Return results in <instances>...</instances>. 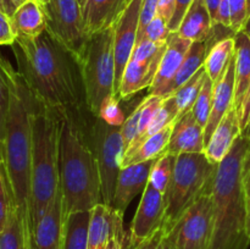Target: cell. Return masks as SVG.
Wrapping results in <instances>:
<instances>
[{"label":"cell","instance_id":"obj_3","mask_svg":"<svg viewBox=\"0 0 250 249\" xmlns=\"http://www.w3.org/2000/svg\"><path fill=\"white\" fill-rule=\"evenodd\" d=\"M250 133L241 134L219 164L212 188L214 231L209 249H248L247 209L243 192L244 164Z\"/></svg>","mask_w":250,"mask_h":249},{"label":"cell","instance_id":"obj_5","mask_svg":"<svg viewBox=\"0 0 250 249\" xmlns=\"http://www.w3.org/2000/svg\"><path fill=\"white\" fill-rule=\"evenodd\" d=\"M60 115L32 94V165L29 231L43 217L60 189Z\"/></svg>","mask_w":250,"mask_h":249},{"label":"cell","instance_id":"obj_49","mask_svg":"<svg viewBox=\"0 0 250 249\" xmlns=\"http://www.w3.org/2000/svg\"><path fill=\"white\" fill-rule=\"evenodd\" d=\"M204 1H205V5H207L210 16H211L212 23H215L217 11H219L220 4H221L222 0H204Z\"/></svg>","mask_w":250,"mask_h":249},{"label":"cell","instance_id":"obj_43","mask_svg":"<svg viewBox=\"0 0 250 249\" xmlns=\"http://www.w3.org/2000/svg\"><path fill=\"white\" fill-rule=\"evenodd\" d=\"M16 32L12 24L11 16L4 11H0V46L14 45L16 43Z\"/></svg>","mask_w":250,"mask_h":249},{"label":"cell","instance_id":"obj_20","mask_svg":"<svg viewBox=\"0 0 250 249\" xmlns=\"http://www.w3.org/2000/svg\"><path fill=\"white\" fill-rule=\"evenodd\" d=\"M164 53L146 61H134L132 59L128 61L117 90V98L120 100L129 99L141 90L153 85Z\"/></svg>","mask_w":250,"mask_h":249},{"label":"cell","instance_id":"obj_44","mask_svg":"<svg viewBox=\"0 0 250 249\" xmlns=\"http://www.w3.org/2000/svg\"><path fill=\"white\" fill-rule=\"evenodd\" d=\"M193 1H194V0H176L175 11H173L172 19L168 22V29H170L171 32H177L183 17L187 14L188 9H189L190 5L193 4Z\"/></svg>","mask_w":250,"mask_h":249},{"label":"cell","instance_id":"obj_21","mask_svg":"<svg viewBox=\"0 0 250 249\" xmlns=\"http://www.w3.org/2000/svg\"><path fill=\"white\" fill-rule=\"evenodd\" d=\"M193 44L189 39H185L176 32H171L167 39V46L159 65L153 85L149 88V94L158 95L163 88L170 82L182 65L186 55Z\"/></svg>","mask_w":250,"mask_h":249},{"label":"cell","instance_id":"obj_42","mask_svg":"<svg viewBox=\"0 0 250 249\" xmlns=\"http://www.w3.org/2000/svg\"><path fill=\"white\" fill-rule=\"evenodd\" d=\"M158 5L159 0H143V2H142L141 15H139L138 33H137V43H139L142 41V37H143L146 26L158 15Z\"/></svg>","mask_w":250,"mask_h":249},{"label":"cell","instance_id":"obj_23","mask_svg":"<svg viewBox=\"0 0 250 249\" xmlns=\"http://www.w3.org/2000/svg\"><path fill=\"white\" fill-rule=\"evenodd\" d=\"M209 49L210 44L208 41L193 42L189 51L186 55L181 67L178 68V71L173 76L172 80L159 93V97H161L163 99L172 97L186 82H188L204 66L205 59H207L208 53H209Z\"/></svg>","mask_w":250,"mask_h":249},{"label":"cell","instance_id":"obj_10","mask_svg":"<svg viewBox=\"0 0 250 249\" xmlns=\"http://www.w3.org/2000/svg\"><path fill=\"white\" fill-rule=\"evenodd\" d=\"M43 10L46 17V32L80 65L88 37L84 32L82 7L78 0H50Z\"/></svg>","mask_w":250,"mask_h":249},{"label":"cell","instance_id":"obj_54","mask_svg":"<svg viewBox=\"0 0 250 249\" xmlns=\"http://www.w3.org/2000/svg\"><path fill=\"white\" fill-rule=\"evenodd\" d=\"M85 1H87V0H78V2H80V5H81V7H82V9H83V6H84Z\"/></svg>","mask_w":250,"mask_h":249},{"label":"cell","instance_id":"obj_28","mask_svg":"<svg viewBox=\"0 0 250 249\" xmlns=\"http://www.w3.org/2000/svg\"><path fill=\"white\" fill-rule=\"evenodd\" d=\"M236 41L234 37H227L216 42L209 49L207 59H205L204 67L207 75L214 83V87L220 82L222 76L226 72L232 56L234 55Z\"/></svg>","mask_w":250,"mask_h":249},{"label":"cell","instance_id":"obj_7","mask_svg":"<svg viewBox=\"0 0 250 249\" xmlns=\"http://www.w3.org/2000/svg\"><path fill=\"white\" fill-rule=\"evenodd\" d=\"M114 33L112 27L90 36L80 61L88 111L95 117L99 115L104 100L116 95Z\"/></svg>","mask_w":250,"mask_h":249},{"label":"cell","instance_id":"obj_29","mask_svg":"<svg viewBox=\"0 0 250 249\" xmlns=\"http://www.w3.org/2000/svg\"><path fill=\"white\" fill-rule=\"evenodd\" d=\"M0 249H32L29 229L23 225L14 207L4 231L0 233Z\"/></svg>","mask_w":250,"mask_h":249},{"label":"cell","instance_id":"obj_9","mask_svg":"<svg viewBox=\"0 0 250 249\" xmlns=\"http://www.w3.org/2000/svg\"><path fill=\"white\" fill-rule=\"evenodd\" d=\"M212 231L214 200L211 192L200 197L165 234V248L209 249Z\"/></svg>","mask_w":250,"mask_h":249},{"label":"cell","instance_id":"obj_18","mask_svg":"<svg viewBox=\"0 0 250 249\" xmlns=\"http://www.w3.org/2000/svg\"><path fill=\"white\" fill-rule=\"evenodd\" d=\"M234 83H236V56H232L226 72L214 87V99L209 121L204 128L205 148L221 120L234 106Z\"/></svg>","mask_w":250,"mask_h":249},{"label":"cell","instance_id":"obj_14","mask_svg":"<svg viewBox=\"0 0 250 249\" xmlns=\"http://www.w3.org/2000/svg\"><path fill=\"white\" fill-rule=\"evenodd\" d=\"M125 212L111 205L99 203L90 210L87 249H105L110 239L117 234H125Z\"/></svg>","mask_w":250,"mask_h":249},{"label":"cell","instance_id":"obj_4","mask_svg":"<svg viewBox=\"0 0 250 249\" xmlns=\"http://www.w3.org/2000/svg\"><path fill=\"white\" fill-rule=\"evenodd\" d=\"M2 161L17 215L29 229L32 165V92L17 70L11 72V99ZM31 233V231H29Z\"/></svg>","mask_w":250,"mask_h":249},{"label":"cell","instance_id":"obj_32","mask_svg":"<svg viewBox=\"0 0 250 249\" xmlns=\"http://www.w3.org/2000/svg\"><path fill=\"white\" fill-rule=\"evenodd\" d=\"M175 163L176 155L165 153L160 158L155 159L153 166H151L148 183L164 195L166 194L168 186H170Z\"/></svg>","mask_w":250,"mask_h":249},{"label":"cell","instance_id":"obj_13","mask_svg":"<svg viewBox=\"0 0 250 249\" xmlns=\"http://www.w3.org/2000/svg\"><path fill=\"white\" fill-rule=\"evenodd\" d=\"M236 48V83H234V107L238 112L242 133L250 128V38L244 32L234 36Z\"/></svg>","mask_w":250,"mask_h":249},{"label":"cell","instance_id":"obj_52","mask_svg":"<svg viewBox=\"0 0 250 249\" xmlns=\"http://www.w3.org/2000/svg\"><path fill=\"white\" fill-rule=\"evenodd\" d=\"M242 32H244V33H246L247 36H248L250 38V12H249V16H248V19H247L246 23H244Z\"/></svg>","mask_w":250,"mask_h":249},{"label":"cell","instance_id":"obj_48","mask_svg":"<svg viewBox=\"0 0 250 249\" xmlns=\"http://www.w3.org/2000/svg\"><path fill=\"white\" fill-rule=\"evenodd\" d=\"M105 249H128V234L114 236L106 244Z\"/></svg>","mask_w":250,"mask_h":249},{"label":"cell","instance_id":"obj_47","mask_svg":"<svg viewBox=\"0 0 250 249\" xmlns=\"http://www.w3.org/2000/svg\"><path fill=\"white\" fill-rule=\"evenodd\" d=\"M176 0H159L158 15L168 24L175 11Z\"/></svg>","mask_w":250,"mask_h":249},{"label":"cell","instance_id":"obj_2","mask_svg":"<svg viewBox=\"0 0 250 249\" xmlns=\"http://www.w3.org/2000/svg\"><path fill=\"white\" fill-rule=\"evenodd\" d=\"M59 175L63 214L92 210L102 200L100 176L87 133L92 114L59 112Z\"/></svg>","mask_w":250,"mask_h":249},{"label":"cell","instance_id":"obj_11","mask_svg":"<svg viewBox=\"0 0 250 249\" xmlns=\"http://www.w3.org/2000/svg\"><path fill=\"white\" fill-rule=\"evenodd\" d=\"M164 215L165 195L148 183L129 228L128 249H133L158 231L163 226Z\"/></svg>","mask_w":250,"mask_h":249},{"label":"cell","instance_id":"obj_46","mask_svg":"<svg viewBox=\"0 0 250 249\" xmlns=\"http://www.w3.org/2000/svg\"><path fill=\"white\" fill-rule=\"evenodd\" d=\"M133 249H166L165 248V231L163 227L154 232L150 237L144 239L142 243L134 247Z\"/></svg>","mask_w":250,"mask_h":249},{"label":"cell","instance_id":"obj_15","mask_svg":"<svg viewBox=\"0 0 250 249\" xmlns=\"http://www.w3.org/2000/svg\"><path fill=\"white\" fill-rule=\"evenodd\" d=\"M132 0H87L82 9L84 32L93 34L112 28L117 23Z\"/></svg>","mask_w":250,"mask_h":249},{"label":"cell","instance_id":"obj_34","mask_svg":"<svg viewBox=\"0 0 250 249\" xmlns=\"http://www.w3.org/2000/svg\"><path fill=\"white\" fill-rule=\"evenodd\" d=\"M164 99L159 95H154V94H149L144 98V105H143V110H142V115H141V120H139V128H138V134H137L136 139L132 142L131 145L128 146L126 151L124 154L125 156L129 155L131 153H133L139 145V142H141L142 137L143 134L146 133V128H148L149 124H150L151 119L154 117V115L156 114V111L159 110V107L161 106L163 104ZM122 158V159H124Z\"/></svg>","mask_w":250,"mask_h":249},{"label":"cell","instance_id":"obj_50","mask_svg":"<svg viewBox=\"0 0 250 249\" xmlns=\"http://www.w3.org/2000/svg\"><path fill=\"white\" fill-rule=\"evenodd\" d=\"M24 1H27V0H6V2L9 4V6H10V9L12 10V14H14L15 10H16L20 5L23 4Z\"/></svg>","mask_w":250,"mask_h":249},{"label":"cell","instance_id":"obj_24","mask_svg":"<svg viewBox=\"0 0 250 249\" xmlns=\"http://www.w3.org/2000/svg\"><path fill=\"white\" fill-rule=\"evenodd\" d=\"M11 21L17 38H37L46 31L43 6L36 0H27L20 5L11 15Z\"/></svg>","mask_w":250,"mask_h":249},{"label":"cell","instance_id":"obj_40","mask_svg":"<svg viewBox=\"0 0 250 249\" xmlns=\"http://www.w3.org/2000/svg\"><path fill=\"white\" fill-rule=\"evenodd\" d=\"M170 34L171 31L168 29V24L159 15H156L151 20L150 23L146 26L143 37H142V41L146 39V41L155 42V43H166Z\"/></svg>","mask_w":250,"mask_h":249},{"label":"cell","instance_id":"obj_45","mask_svg":"<svg viewBox=\"0 0 250 249\" xmlns=\"http://www.w3.org/2000/svg\"><path fill=\"white\" fill-rule=\"evenodd\" d=\"M243 192L244 199H246V209H247V229H248V236L250 238V148L247 155L246 164H244L243 172Z\"/></svg>","mask_w":250,"mask_h":249},{"label":"cell","instance_id":"obj_51","mask_svg":"<svg viewBox=\"0 0 250 249\" xmlns=\"http://www.w3.org/2000/svg\"><path fill=\"white\" fill-rule=\"evenodd\" d=\"M0 11L6 12V14H9L10 16L12 15V10L10 9L9 4L6 2V0H0Z\"/></svg>","mask_w":250,"mask_h":249},{"label":"cell","instance_id":"obj_19","mask_svg":"<svg viewBox=\"0 0 250 249\" xmlns=\"http://www.w3.org/2000/svg\"><path fill=\"white\" fill-rule=\"evenodd\" d=\"M204 127L195 120L192 110L173 124L166 153L180 155L185 153H204Z\"/></svg>","mask_w":250,"mask_h":249},{"label":"cell","instance_id":"obj_27","mask_svg":"<svg viewBox=\"0 0 250 249\" xmlns=\"http://www.w3.org/2000/svg\"><path fill=\"white\" fill-rule=\"evenodd\" d=\"M173 124H168L160 132H158L154 136L149 137L141 146L136 149L132 154L125 156L122 159L121 168L126 167V166L134 165V164L144 163V161L155 160V159L160 158L163 154L166 153L168 146V142H170L171 133H172Z\"/></svg>","mask_w":250,"mask_h":249},{"label":"cell","instance_id":"obj_12","mask_svg":"<svg viewBox=\"0 0 250 249\" xmlns=\"http://www.w3.org/2000/svg\"><path fill=\"white\" fill-rule=\"evenodd\" d=\"M143 0H132L121 19L115 24L114 51H115V92L119 90L120 82L127 63L137 43L139 26V15Z\"/></svg>","mask_w":250,"mask_h":249},{"label":"cell","instance_id":"obj_35","mask_svg":"<svg viewBox=\"0 0 250 249\" xmlns=\"http://www.w3.org/2000/svg\"><path fill=\"white\" fill-rule=\"evenodd\" d=\"M212 99H214V83L210 80L209 76H207L202 90L198 95L197 102H195L194 106L192 107V112L194 115L195 120L204 128L207 126L208 121H209L210 114H211Z\"/></svg>","mask_w":250,"mask_h":249},{"label":"cell","instance_id":"obj_25","mask_svg":"<svg viewBox=\"0 0 250 249\" xmlns=\"http://www.w3.org/2000/svg\"><path fill=\"white\" fill-rule=\"evenodd\" d=\"M212 20L204 0H194L176 33L192 42H205L212 32Z\"/></svg>","mask_w":250,"mask_h":249},{"label":"cell","instance_id":"obj_53","mask_svg":"<svg viewBox=\"0 0 250 249\" xmlns=\"http://www.w3.org/2000/svg\"><path fill=\"white\" fill-rule=\"evenodd\" d=\"M36 1H38L39 4L42 5V6H45V5H48L49 2H50V0H36Z\"/></svg>","mask_w":250,"mask_h":249},{"label":"cell","instance_id":"obj_41","mask_svg":"<svg viewBox=\"0 0 250 249\" xmlns=\"http://www.w3.org/2000/svg\"><path fill=\"white\" fill-rule=\"evenodd\" d=\"M166 46H167V42L166 43H155V42L144 39V41L136 44L131 59L134 61L150 60L159 54L164 53L166 50Z\"/></svg>","mask_w":250,"mask_h":249},{"label":"cell","instance_id":"obj_6","mask_svg":"<svg viewBox=\"0 0 250 249\" xmlns=\"http://www.w3.org/2000/svg\"><path fill=\"white\" fill-rule=\"evenodd\" d=\"M219 165L212 164L204 153L176 155L175 168L165 194V234L172 229L180 217L207 193H211Z\"/></svg>","mask_w":250,"mask_h":249},{"label":"cell","instance_id":"obj_8","mask_svg":"<svg viewBox=\"0 0 250 249\" xmlns=\"http://www.w3.org/2000/svg\"><path fill=\"white\" fill-rule=\"evenodd\" d=\"M87 133L99 170L102 200L112 207L125 151L121 127L110 126L100 117L90 116Z\"/></svg>","mask_w":250,"mask_h":249},{"label":"cell","instance_id":"obj_33","mask_svg":"<svg viewBox=\"0 0 250 249\" xmlns=\"http://www.w3.org/2000/svg\"><path fill=\"white\" fill-rule=\"evenodd\" d=\"M177 119H178V109H177V105H176L175 98L168 97L166 98V99H164L161 106L159 107L156 114L154 115V117L151 119L146 133H144L143 137H142L138 146H141L142 144L149 138V137L156 134L158 132H160L161 129L167 127L168 124H175V122L177 121Z\"/></svg>","mask_w":250,"mask_h":249},{"label":"cell","instance_id":"obj_1","mask_svg":"<svg viewBox=\"0 0 250 249\" xmlns=\"http://www.w3.org/2000/svg\"><path fill=\"white\" fill-rule=\"evenodd\" d=\"M11 48L17 71L39 102L58 112L90 114L77 60L48 32L37 38H17Z\"/></svg>","mask_w":250,"mask_h":249},{"label":"cell","instance_id":"obj_37","mask_svg":"<svg viewBox=\"0 0 250 249\" xmlns=\"http://www.w3.org/2000/svg\"><path fill=\"white\" fill-rule=\"evenodd\" d=\"M98 117H100L103 121L106 122L110 126L121 127L124 124L126 117H125L121 106H120V99L116 95H112V97L104 100V103L100 106Z\"/></svg>","mask_w":250,"mask_h":249},{"label":"cell","instance_id":"obj_39","mask_svg":"<svg viewBox=\"0 0 250 249\" xmlns=\"http://www.w3.org/2000/svg\"><path fill=\"white\" fill-rule=\"evenodd\" d=\"M231 9V28L234 33L243 29L250 12V0H229Z\"/></svg>","mask_w":250,"mask_h":249},{"label":"cell","instance_id":"obj_38","mask_svg":"<svg viewBox=\"0 0 250 249\" xmlns=\"http://www.w3.org/2000/svg\"><path fill=\"white\" fill-rule=\"evenodd\" d=\"M144 105V98L136 105V107L133 109L132 114L129 116L126 117L124 124L121 126V136L122 141H124V150L126 151L128 149V146L131 145L132 142L136 139L137 134H138V128H139V120H141L142 110H143ZM124 151V154H125Z\"/></svg>","mask_w":250,"mask_h":249},{"label":"cell","instance_id":"obj_17","mask_svg":"<svg viewBox=\"0 0 250 249\" xmlns=\"http://www.w3.org/2000/svg\"><path fill=\"white\" fill-rule=\"evenodd\" d=\"M63 203L61 188L32 232V249H61Z\"/></svg>","mask_w":250,"mask_h":249},{"label":"cell","instance_id":"obj_31","mask_svg":"<svg viewBox=\"0 0 250 249\" xmlns=\"http://www.w3.org/2000/svg\"><path fill=\"white\" fill-rule=\"evenodd\" d=\"M14 67L11 63L0 55V149L2 151V144L6 131L7 115L11 99V72Z\"/></svg>","mask_w":250,"mask_h":249},{"label":"cell","instance_id":"obj_55","mask_svg":"<svg viewBox=\"0 0 250 249\" xmlns=\"http://www.w3.org/2000/svg\"><path fill=\"white\" fill-rule=\"evenodd\" d=\"M0 159H1V160H2V151H1V149H0Z\"/></svg>","mask_w":250,"mask_h":249},{"label":"cell","instance_id":"obj_36","mask_svg":"<svg viewBox=\"0 0 250 249\" xmlns=\"http://www.w3.org/2000/svg\"><path fill=\"white\" fill-rule=\"evenodd\" d=\"M14 207V199H12L9 178H7L6 170H5L4 161L0 159V233L6 227Z\"/></svg>","mask_w":250,"mask_h":249},{"label":"cell","instance_id":"obj_30","mask_svg":"<svg viewBox=\"0 0 250 249\" xmlns=\"http://www.w3.org/2000/svg\"><path fill=\"white\" fill-rule=\"evenodd\" d=\"M207 76V71H205V67L203 66V67L200 68L188 82H186L185 84L172 95L176 100V105H177L178 119H181L183 115H186L188 111H190L192 107L194 106L195 102H197L198 99V95H199L203 84H204L205 82Z\"/></svg>","mask_w":250,"mask_h":249},{"label":"cell","instance_id":"obj_16","mask_svg":"<svg viewBox=\"0 0 250 249\" xmlns=\"http://www.w3.org/2000/svg\"><path fill=\"white\" fill-rule=\"evenodd\" d=\"M155 160L144 161L134 165L122 167L117 178L116 190H115L112 207L120 211L125 212L132 200L144 192L149 182L151 166Z\"/></svg>","mask_w":250,"mask_h":249},{"label":"cell","instance_id":"obj_22","mask_svg":"<svg viewBox=\"0 0 250 249\" xmlns=\"http://www.w3.org/2000/svg\"><path fill=\"white\" fill-rule=\"evenodd\" d=\"M241 134L243 133L239 124L238 112L236 107L232 106L215 129L214 134L205 148L204 154L212 164L219 165L226 158L234 142Z\"/></svg>","mask_w":250,"mask_h":249},{"label":"cell","instance_id":"obj_26","mask_svg":"<svg viewBox=\"0 0 250 249\" xmlns=\"http://www.w3.org/2000/svg\"><path fill=\"white\" fill-rule=\"evenodd\" d=\"M90 210L63 214L61 249H87Z\"/></svg>","mask_w":250,"mask_h":249}]
</instances>
